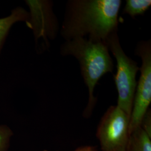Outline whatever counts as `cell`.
Instances as JSON below:
<instances>
[{
  "label": "cell",
  "mask_w": 151,
  "mask_h": 151,
  "mask_svg": "<svg viewBox=\"0 0 151 151\" xmlns=\"http://www.w3.org/2000/svg\"><path fill=\"white\" fill-rule=\"evenodd\" d=\"M120 0H69L66 3L60 34L65 40L88 37L105 44L118 32Z\"/></svg>",
  "instance_id": "obj_1"
},
{
  "label": "cell",
  "mask_w": 151,
  "mask_h": 151,
  "mask_svg": "<svg viewBox=\"0 0 151 151\" xmlns=\"http://www.w3.org/2000/svg\"><path fill=\"white\" fill-rule=\"evenodd\" d=\"M109 50L106 44L85 38L65 40L60 46L63 56H73L78 61L81 75L88 88V100L82 114L85 118L91 116L96 105L97 98L93 92L98 82L105 75L113 71V61Z\"/></svg>",
  "instance_id": "obj_2"
},
{
  "label": "cell",
  "mask_w": 151,
  "mask_h": 151,
  "mask_svg": "<svg viewBox=\"0 0 151 151\" xmlns=\"http://www.w3.org/2000/svg\"><path fill=\"white\" fill-rule=\"evenodd\" d=\"M105 44L116 61V72L113 75L118 92L116 105L130 118L137 85L136 76L139 67L137 62L125 53L118 32L112 34Z\"/></svg>",
  "instance_id": "obj_3"
},
{
  "label": "cell",
  "mask_w": 151,
  "mask_h": 151,
  "mask_svg": "<svg viewBox=\"0 0 151 151\" xmlns=\"http://www.w3.org/2000/svg\"><path fill=\"white\" fill-rule=\"evenodd\" d=\"M129 117L117 105L108 108L96 133L101 151H125L129 139Z\"/></svg>",
  "instance_id": "obj_4"
},
{
  "label": "cell",
  "mask_w": 151,
  "mask_h": 151,
  "mask_svg": "<svg viewBox=\"0 0 151 151\" xmlns=\"http://www.w3.org/2000/svg\"><path fill=\"white\" fill-rule=\"evenodd\" d=\"M135 54L142 60L140 76L135 90L129 122V134L140 127L142 119L151 103V40L140 41L135 49Z\"/></svg>",
  "instance_id": "obj_5"
},
{
  "label": "cell",
  "mask_w": 151,
  "mask_h": 151,
  "mask_svg": "<svg viewBox=\"0 0 151 151\" xmlns=\"http://www.w3.org/2000/svg\"><path fill=\"white\" fill-rule=\"evenodd\" d=\"M30 8L27 27L33 30L35 39L42 38L48 43V39H55L59 30L57 19L52 10V3L49 1H27Z\"/></svg>",
  "instance_id": "obj_6"
},
{
  "label": "cell",
  "mask_w": 151,
  "mask_h": 151,
  "mask_svg": "<svg viewBox=\"0 0 151 151\" xmlns=\"http://www.w3.org/2000/svg\"><path fill=\"white\" fill-rule=\"evenodd\" d=\"M29 17V12L22 7H17L12 11L10 15L0 19V53L12 26L17 22L27 23Z\"/></svg>",
  "instance_id": "obj_7"
},
{
  "label": "cell",
  "mask_w": 151,
  "mask_h": 151,
  "mask_svg": "<svg viewBox=\"0 0 151 151\" xmlns=\"http://www.w3.org/2000/svg\"><path fill=\"white\" fill-rule=\"evenodd\" d=\"M125 151H151V138L139 127L130 134Z\"/></svg>",
  "instance_id": "obj_8"
},
{
  "label": "cell",
  "mask_w": 151,
  "mask_h": 151,
  "mask_svg": "<svg viewBox=\"0 0 151 151\" xmlns=\"http://www.w3.org/2000/svg\"><path fill=\"white\" fill-rule=\"evenodd\" d=\"M151 6V0H127L123 13L129 15L132 18H135L137 16L144 14Z\"/></svg>",
  "instance_id": "obj_9"
},
{
  "label": "cell",
  "mask_w": 151,
  "mask_h": 151,
  "mask_svg": "<svg viewBox=\"0 0 151 151\" xmlns=\"http://www.w3.org/2000/svg\"><path fill=\"white\" fill-rule=\"evenodd\" d=\"M14 133L5 124L0 125V151H9Z\"/></svg>",
  "instance_id": "obj_10"
},
{
  "label": "cell",
  "mask_w": 151,
  "mask_h": 151,
  "mask_svg": "<svg viewBox=\"0 0 151 151\" xmlns=\"http://www.w3.org/2000/svg\"><path fill=\"white\" fill-rule=\"evenodd\" d=\"M140 127L151 138V110L148 109L142 119Z\"/></svg>",
  "instance_id": "obj_11"
},
{
  "label": "cell",
  "mask_w": 151,
  "mask_h": 151,
  "mask_svg": "<svg viewBox=\"0 0 151 151\" xmlns=\"http://www.w3.org/2000/svg\"><path fill=\"white\" fill-rule=\"evenodd\" d=\"M97 147L96 146L86 145V146H80L76 148L75 150L72 151H97ZM43 151H49L48 150H44Z\"/></svg>",
  "instance_id": "obj_12"
}]
</instances>
